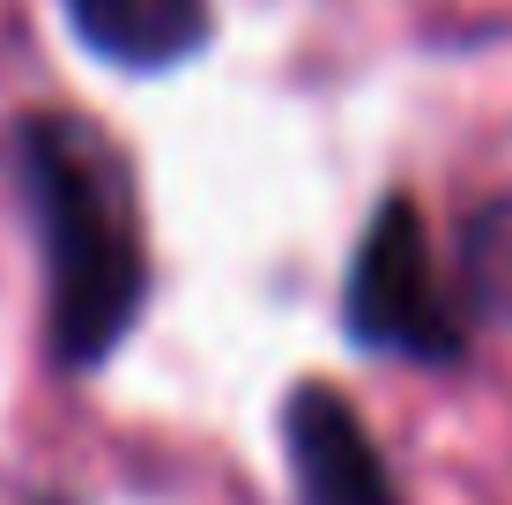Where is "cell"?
Instances as JSON below:
<instances>
[{
	"instance_id": "6da1fadb",
	"label": "cell",
	"mask_w": 512,
	"mask_h": 505,
	"mask_svg": "<svg viewBox=\"0 0 512 505\" xmlns=\"http://www.w3.org/2000/svg\"><path fill=\"white\" fill-rule=\"evenodd\" d=\"M23 179L52 275V350L60 364H104L149 290L127 164L82 119H30Z\"/></svg>"
},
{
	"instance_id": "7a4b0ae2",
	"label": "cell",
	"mask_w": 512,
	"mask_h": 505,
	"mask_svg": "<svg viewBox=\"0 0 512 505\" xmlns=\"http://www.w3.org/2000/svg\"><path fill=\"white\" fill-rule=\"evenodd\" d=\"M349 335L372 350H401V357H431L446 364L461 350L446 298L431 283V246L409 201H386L379 223L364 231L357 268H349Z\"/></svg>"
},
{
	"instance_id": "3957f363",
	"label": "cell",
	"mask_w": 512,
	"mask_h": 505,
	"mask_svg": "<svg viewBox=\"0 0 512 505\" xmlns=\"http://www.w3.org/2000/svg\"><path fill=\"white\" fill-rule=\"evenodd\" d=\"M282 439H290L297 505H394L379 446L364 439V424L334 387H297L282 409Z\"/></svg>"
},
{
	"instance_id": "277c9868",
	"label": "cell",
	"mask_w": 512,
	"mask_h": 505,
	"mask_svg": "<svg viewBox=\"0 0 512 505\" xmlns=\"http://www.w3.org/2000/svg\"><path fill=\"white\" fill-rule=\"evenodd\" d=\"M75 38L112 67H179L208 38V0H67Z\"/></svg>"
},
{
	"instance_id": "5b68a950",
	"label": "cell",
	"mask_w": 512,
	"mask_h": 505,
	"mask_svg": "<svg viewBox=\"0 0 512 505\" xmlns=\"http://www.w3.org/2000/svg\"><path fill=\"white\" fill-rule=\"evenodd\" d=\"M468 283H475V305L483 312L512 320V194L490 201L468 223Z\"/></svg>"
}]
</instances>
